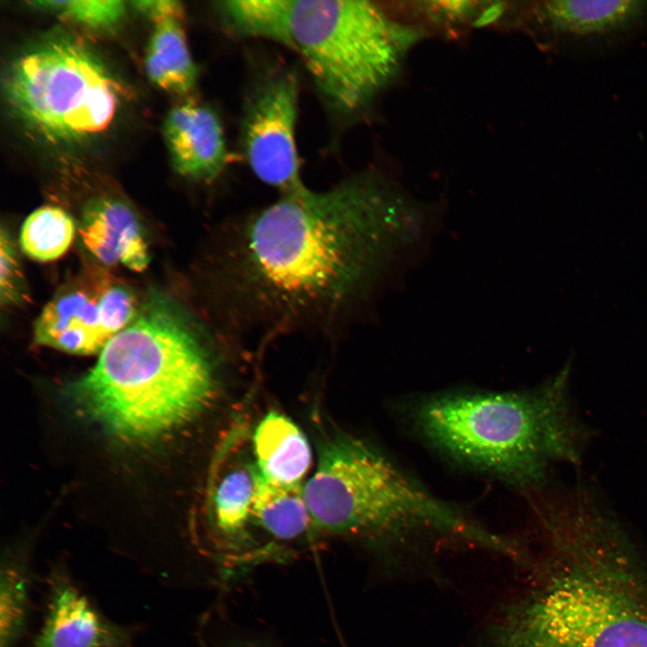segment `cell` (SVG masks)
<instances>
[{
    "instance_id": "6da1fadb",
    "label": "cell",
    "mask_w": 647,
    "mask_h": 647,
    "mask_svg": "<svg viewBox=\"0 0 647 647\" xmlns=\"http://www.w3.org/2000/svg\"><path fill=\"white\" fill-rule=\"evenodd\" d=\"M367 178L302 185L223 225L215 281L227 338L330 332L368 296L389 223Z\"/></svg>"
},
{
    "instance_id": "7a4b0ae2",
    "label": "cell",
    "mask_w": 647,
    "mask_h": 647,
    "mask_svg": "<svg viewBox=\"0 0 647 647\" xmlns=\"http://www.w3.org/2000/svg\"><path fill=\"white\" fill-rule=\"evenodd\" d=\"M210 333L152 295L93 368L67 387L88 417L122 439H150L191 421L215 392Z\"/></svg>"
},
{
    "instance_id": "3957f363",
    "label": "cell",
    "mask_w": 647,
    "mask_h": 647,
    "mask_svg": "<svg viewBox=\"0 0 647 647\" xmlns=\"http://www.w3.org/2000/svg\"><path fill=\"white\" fill-rule=\"evenodd\" d=\"M567 375L528 393L437 397L419 409L417 421L453 456L519 483H540L550 463L579 462L589 436L572 406Z\"/></svg>"
},
{
    "instance_id": "277c9868",
    "label": "cell",
    "mask_w": 647,
    "mask_h": 647,
    "mask_svg": "<svg viewBox=\"0 0 647 647\" xmlns=\"http://www.w3.org/2000/svg\"><path fill=\"white\" fill-rule=\"evenodd\" d=\"M312 522L335 534L401 536L421 530L486 545L492 534L412 482L358 439L338 435L321 446L303 485Z\"/></svg>"
},
{
    "instance_id": "5b68a950",
    "label": "cell",
    "mask_w": 647,
    "mask_h": 647,
    "mask_svg": "<svg viewBox=\"0 0 647 647\" xmlns=\"http://www.w3.org/2000/svg\"><path fill=\"white\" fill-rule=\"evenodd\" d=\"M7 107L37 138L81 144L105 132L122 105L123 87L101 57L68 33L44 37L7 66Z\"/></svg>"
},
{
    "instance_id": "8992f818",
    "label": "cell",
    "mask_w": 647,
    "mask_h": 647,
    "mask_svg": "<svg viewBox=\"0 0 647 647\" xmlns=\"http://www.w3.org/2000/svg\"><path fill=\"white\" fill-rule=\"evenodd\" d=\"M485 647H647V607L606 572L574 570L510 605Z\"/></svg>"
},
{
    "instance_id": "52a82bcc",
    "label": "cell",
    "mask_w": 647,
    "mask_h": 647,
    "mask_svg": "<svg viewBox=\"0 0 647 647\" xmlns=\"http://www.w3.org/2000/svg\"><path fill=\"white\" fill-rule=\"evenodd\" d=\"M290 29L318 89L343 111L358 110L381 88L402 50L394 26L368 1H293Z\"/></svg>"
},
{
    "instance_id": "ba28073f",
    "label": "cell",
    "mask_w": 647,
    "mask_h": 647,
    "mask_svg": "<svg viewBox=\"0 0 647 647\" xmlns=\"http://www.w3.org/2000/svg\"><path fill=\"white\" fill-rule=\"evenodd\" d=\"M298 84L294 72L264 80L252 96L243 123L246 160L254 174L282 192L301 182L296 146Z\"/></svg>"
},
{
    "instance_id": "9c48e42d",
    "label": "cell",
    "mask_w": 647,
    "mask_h": 647,
    "mask_svg": "<svg viewBox=\"0 0 647 647\" xmlns=\"http://www.w3.org/2000/svg\"><path fill=\"white\" fill-rule=\"evenodd\" d=\"M531 11L549 44L568 55L606 54L647 31V0H552Z\"/></svg>"
},
{
    "instance_id": "30bf717a",
    "label": "cell",
    "mask_w": 647,
    "mask_h": 647,
    "mask_svg": "<svg viewBox=\"0 0 647 647\" xmlns=\"http://www.w3.org/2000/svg\"><path fill=\"white\" fill-rule=\"evenodd\" d=\"M135 629L108 618L66 568H51L41 625L31 647H133Z\"/></svg>"
},
{
    "instance_id": "8fae6325",
    "label": "cell",
    "mask_w": 647,
    "mask_h": 647,
    "mask_svg": "<svg viewBox=\"0 0 647 647\" xmlns=\"http://www.w3.org/2000/svg\"><path fill=\"white\" fill-rule=\"evenodd\" d=\"M102 278L60 288L35 321V342L72 354L100 353L110 341L99 314Z\"/></svg>"
},
{
    "instance_id": "7c38bea8",
    "label": "cell",
    "mask_w": 647,
    "mask_h": 647,
    "mask_svg": "<svg viewBox=\"0 0 647 647\" xmlns=\"http://www.w3.org/2000/svg\"><path fill=\"white\" fill-rule=\"evenodd\" d=\"M163 131L179 174L208 182L222 173L228 154L221 121L212 109L193 102L180 104L167 114Z\"/></svg>"
},
{
    "instance_id": "4fadbf2b",
    "label": "cell",
    "mask_w": 647,
    "mask_h": 647,
    "mask_svg": "<svg viewBox=\"0 0 647 647\" xmlns=\"http://www.w3.org/2000/svg\"><path fill=\"white\" fill-rule=\"evenodd\" d=\"M86 249L101 263H119L141 272L150 261L147 244L133 210L124 202L99 197L84 208L79 226Z\"/></svg>"
},
{
    "instance_id": "5bb4252c",
    "label": "cell",
    "mask_w": 647,
    "mask_h": 647,
    "mask_svg": "<svg viewBox=\"0 0 647 647\" xmlns=\"http://www.w3.org/2000/svg\"><path fill=\"white\" fill-rule=\"evenodd\" d=\"M257 471L280 484H298L307 473L312 452L302 430L287 416L269 412L257 426L253 438Z\"/></svg>"
},
{
    "instance_id": "9a60e30c",
    "label": "cell",
    "mask_w": 647,
    "mask_h": 647,
    "mask_svg": "<svg viewBox=\"0 0 647 647\" xmlns=\"http://www.w3.org/2000/svg\"><path fill=\"white\" fill-rule=\"evenodd\" d=\"M181 22L179 18H168L154 23L145 58L150 81L175 94L189 93L197 80V68Z\"/></svg>"
},
{
    "instance_id": "2e32d148",
    "label": "cell",
    "mask_w": 647,
    "mask_h": 647,
    "mask_svg": "<svg viewBox=\"0 0 647 647\" xmlns=\"http://www.w3.org/2000/svg\"><path fill=\"white\" fill-rule=\"evenodd\" d=\"M32 586L27 553H4L0 566V647H20L31 617Z\"/></svg>"
},
{
    "instance_id": "e0dca14e",
    "label": "cell",
    "mask_w": 647,
    "mask_h": 647,
    "mask_svg": "<svg viewBox=\"0 0 647 647\" xmlns=\"http://www.w3.org/2000/svg\"><path fill=\"white\" fill-rule=\"evenodd\" d=\"M252 514L267 532L283 540L298 537L313 523L302 483H277L257 470Z\"/></svg>"
},
{
    "instance_id": "ac0fdd59",
    "label": "cell",
    "mask_w": 647,
    "mask_h": 647,
    "mask_svg": "<svg viewBox=\"0 0 647 647\" xmlns=\"http://www.w3.org/2000/svg\"><path fill=\"white\" fill-rule=\"evenodd\" d=\"M293 1H221L217 9L225 24L240 36L264 38L294 49L290 19Z\"/></svg>"
},
{
    "instance_id": "d6986e66",
    "label": "cell",
    "mask_w": 647,
    "mask_h": 647,
    "mask_svg": "<svg viewBox=\"0 0 647 647\" xmlns=\"http://www.w3.org/2000/svg\"><path fill=\"white\" fill-rule=\"evenodd\" d=\"M75 233L73 217L55 206H43L24 220L20 235L22 251L39 261L60 258L70 247Z\"/></svg>"
},
{
    "instance_id": "ffe728a7",
    "label": "cell",
    "mask_w": 647,
    "mask_h": 647,
    "mask_svg": "<svg viewBox=\"0 0 647 647\" xmlns=\"http://www.w3.org/2000/svg\"><path fill=\"white\" fill-rule=\"evenodd\" d=\"M256 470H232L222 479L215 494L217 524L226 534H235L252 515Z\"/></svg>"
},
{
    "instance_id": "44dd1931",
    "label": "cell",
    "mask_w": 647,
    "mask_h": 647,
    "mask_svg": "<svg viewBox=\"0 0 647 647\" xmlns=\"http://www.w3.org/2000/svg\"><path fill=\"white\" fill-rule=\"evenodd\" d=\"M28 4L93 30L113 28L127 8L126 2L120 0L32 1Z\"/></svg>"
},
{
    "instance_id": "7402d4cb",
    "label": "cell",
    "mask_w": 647,
    "mask_h": 647,
    "mask_svg": "<svg viewBox=\"0 0 647 647\" xmlns=\"http://www.w3.org/2000/svg\"><path fill=\"white\" fill-rule=\"evenodd\" d=\"M98 306L102 326L110 340L128 327L139 311L131 289L105 275L101 280Z\"/></svg>"
},
{
    "instance_id": "603a6c76",
    "label": "cell",
    "mask_w": 647,
    "mask_h": 647,
    "mask_svg": "<svg viewBox=\"0 0 647 647\" xmlns=\"http://www.w3.org/2000/svg\"><path fill=\"white\" fill-rule=\"evenodd\" d=\"M1 303L14 306L24 301L26 292L22 272L17 253L11 236L5 229H1Z\"/></svg>"
},
{
    "instance_id": "cb8c5ba5",
    "label": "cell",
    "mask_w": 647,
    "mask_h": 647,
    "mask_svg": "<svg viewBox=\"0 0 647 647\" xmlns=\"http://www.w3.org/2000/svg\"><path fill=\"white\" fill-rule=\"evenodd\" d=\"M130 4L154 23L168 18L183 17L182 4L174 0L131 1Z\"/></svg>"
}]
</instances>
